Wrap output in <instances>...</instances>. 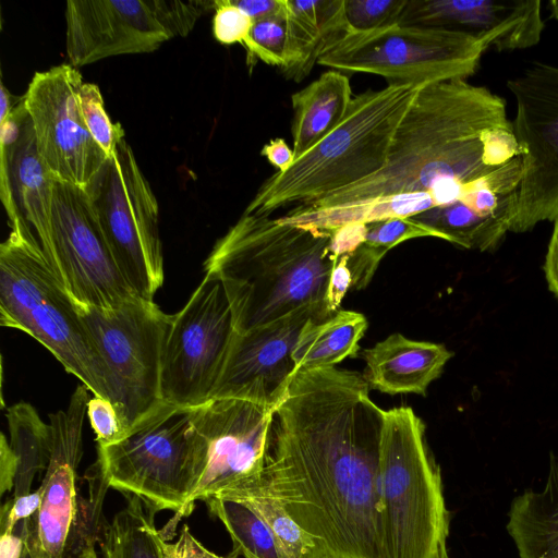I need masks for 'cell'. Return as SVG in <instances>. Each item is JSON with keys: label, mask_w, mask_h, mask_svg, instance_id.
<instances>
[{"label": "cell", "mask_w": 558, "mask_h": 558, "mask_svg": "<svg viewBox=\"0 0 558 558\" xmlns=\"http://www.w3.org/2000/svg\"><path fill=\"white\" fill-rule=\"evenodd\" d=\"M87 415L96 434L98 446L116 444L125 436L124 424L116 405L110 400L94 396L88 401Z\"/></svg>", "instance_id": "d590c367"}, {"label": "cell", "mask_w": 558, "mask_h": 558, "mask_svg": "<svg viewBox=\"0 0 558 558\" xmlns=\"http://www.w3.org/2000/svg\"><path fill=\"white\" fill-rule=\"evenodd\" d=\"M434 236L436 231L413 217L393 218L367 225L365 241L351 254L348 266L352 274V287L364 289L372 280L380 260L393 246L411 239Z\"/></svg>", "instance_id": "f546056e"}, {"label": "cell", "mask_w": 558, "mask_h": 558, "mask_svg": "<svg viewBox=\"0 0 558 558\" xmlns=\"http://www.w3.org/2000/svg\"><path fill=\"white\" fill-rule=\"evenodd\" d=\"M363 375L299 371L274 410L255 483L312 539L313 558H389L379 452L384 412Z\"/></svg>", "instance_id": "6da1fadb"}, {"label": "cell", "mask_w": 558, "mask_h": 558, "mask_svg": "<svg viewBox=\"0 0 558 558\" xmlns=\"http://www.w3.org/2000/svg\"><path fill=\"white\" fill-rule=\"evenodd\" d=\"M215 0H69L65 48L74 68L119 54L151 52L186 36Z\"/></svg>", "instance_id": "7c38bea8"}, {"label": "cell", "mask_w": 558, "mask_h": 558, "mask_svg": "<svg viewBox=\"0 0 558 558\" xmlns=\"http://www.w3.org/2000/svg\"><path fill=\"white\" fill-rule=\"evenodd\" d=\"M362 356L366 363L363 377L369 388L389 395L425 396L452 352L442 344L411 340L397 332L365 349Z\"/></svg>", "instance_id": "44dd1931"}, {"label": "cell", "mask_w": 558, "mask_h": 558, "mask_svg": "<svg viewBox=\"0 0 558 558\" xmlns=\"http://www.w3.org/2000/svg\"><path fill=\"white\" fill-rule=\"evenodd\" d=\"M211 515L227 529L232 554L244 558H287L269 525L245 500L216 494L205 500Z\"/></svg>", "instance_id": "f1b7e54d"}, {"label": "cell", "mask_w": 558, "mask_h": 558, "mask_svg": "<svg viewBox=\"0 0 558 558\" xmlns=\"http://www.w3.org/2000/svg\"><path fill=\"white\" fill-rule=\"evenodd\" d=\"M84 191L124 279L141 299L154 301L165 277L159 207L125 140Z\"/></svg>", "instance_id": "9c48e42d"}, {"label": "cell", "mask_w": 558, "mask_h": 558, "mask_svg": "<svg viewBox=\"0 0 558 558\" xmlns=\"http://www.w3.org/2000/svg\"><path fill=\"white\" fill-rule=\"evenodd\" d=\"M253 22L276 15L282 11L283 0H232Z\"/></svg>", "instance_id": "b9f144b4"}, {"label": "cell", "mask_w": 558, "mask_h": 558, "mask_svg": "<svg viewBox=\"0 0 558 558\" xmlns=\"http://www.w3.org/2000/svg\"><path fill=\"white\" fill-rule=\"evenodd\" d=\"M275 409L251 401L217 398L192 409V422L206 445V468L194 502L258 477L265 466Z\"/></svg>", "instance_id": "2e32d148"}, {"label": "cell", "mask_w": 558, "mask_h": 558, "mask_svg": "<svg viewBox=\"0 0 558 558\" xmlns=\"http://www.w3.org/2000/svg\"><path fill=\"white\" fill-rule=\"evenodd\" d=\"M253 23V20L232 0H215L213 34L220 44L244 45Z\"/></svg>", "instance_id": "e575fe53"}, {"label": "cell", "mask_w": 558, "mask_h": 558, "mask_svg": "<svg viewBox=\"0 0 558 558\" xmlns=\"http://www.w3.org/2000/svg\"><path fill=\"white\" fill-rule=\"evenodd\" d=\"M43 488L8 499L1 507L0 526L2 533H12L16 525L35 515L41 505Z\"/></svg>", "instance_id": "8d00e7d4"}, {"label": "cell", "mask_w": 558, "mask_h": 558, "mask_svg": "<svg viewBox=\"0 0 558 558\" xmlns=\"http://www.w3.org/2000/svg\"><path fill=\"white\" fill-rule=\"evenodd\" d=\"M85 414L81 403L49 414L52 446L40 485L41 505L35 515L15 527L33 558H70L72 535L78 524L76 469L82 457Z\"/></svg>", "instance_id": "ac0fdd59"}, {"label": "cell", "mask_w": 558, "mask_h": 558, "mask_svg": "<svg viewBox=\"0 0 558 558\" xmlns=\"http://www.w3.org/2000/svg\"><path fill=\"white\" fill-rule=\"evenodd\" d=\"M124 495L126 505L102 526L104 558H169V543L155 525L158 510L136 495Z\"/></svg>", "instance_id": "484cf974"}, {"label": "cell", "mask_w": 558, "mask_h": 558, "mask_svg": "<svg viewBox=\"0 0 558 558\" xmlns=\"http://www.w3.org/2000/svg\"><path fill=\"white\" fill-rule=\"evenodd\" d=\"M76 558H98L95 550V539H89L81 545Z\"/></svg>", "instance_id": "bcb514c9"}, {"label": "cell", "mask_w": 558, "mask_h": 558, "mask_svg": "<svg viewBox=\"0 0 558 558\" xmlns=\"http://www.w3.org/2000/svg\"><path fill=\"white\" fill-rule=\"evenodd\" d=\"M331 231L243 213L220 238L204 270L221 281L238 333L313 307L325 319L329 278L339 257Z\"/></svg>", "instance_id": "3957f363"}, {"label": "cell", "mask_w": 558, "mask_h": 558, "mask_svg": "<svg viewBox=\"0 0 558 558\" xmlns=\"http://www.w3.org/2000/svg\"><path fill=\"white\" fill-rule=\"evenodd\" d=\"M408 0H345L349 33H364L398 24Z\"/></svg>", "instance_id": "836d02e7"}, {"label": "cell", "mask_w": 558, "mask_h": 558, "mask_svg": "<svg viewBox=\"0 0 558 558\" xmlns=\"http://www.w3.org/2000/svg\"><path fill=\"white\" fill-rule=\"evenodd\" d=\"M0 324L32 336L94 396L112 402L106 365L77 305L45 260L34 236L20 225L0 245Z\"/></svg>", "instance_id": "5b68a950"}, {"label": "cell", "mask_w": 558, "mask_h": 558, "mask_svg": "<svg viewBox=\"0 0 558 558\" xmlns=\"http://www.w3.org/2000/svg\"><path fill=\"white\" fill-rule=\"evenodd\" d=\"M21 558H33V556H32L28 547L26 546V544H25V549H24L23 555H22Z\"/></svg>", "instance_id": "c3c4849f"}, {"label": "cell", "mask_w": 558, "mask_h": 558, "mask_svg": "<svg viewBox=\"0 0 558 558\" xmlns=\"http://www.w3.org/2000/svg\"><path fill=\"white\" fill-rule=\"evenodd\" d=\"M169 558H238L232 553L229 556H219L207 549L191 533L187 525H183L177 542L168 545Z\"/></svg>", "instance_id": "f35d334b"}, {"label": "cell", "mask_w": 558, "mask_h": 558, "mask_svg": "<svg viewBox=\"0 0 558 558\" xmlns=\"http://www.w3.org/2000/svg\"><path fill=\"white\" fill-rule=\"evenodd\" d=\"M367 233V225L350 223L331 231V250L336 256L349 255L364 241Z\"/></svg>", "instance_id": "ab89813d"}, {"label": "cell", "mask_w": 558, "mask_h": 558, "mask_svg": "<svg viewBox=\"0 0 558 558\" xmlns=\"http://www.w3.org/2000/svg\"><path fill=\"white\" fill-rule=\"evenodd\" d=\"M247 51V63L259 60L284 70L288 59V29L284 10L276 15L253 23L243 45Z\"/></svg>", "instance_id": "1f68e13d"}, {"label": "cell", "mask_w": 558, "mask_h": 558, "mask_svg": "<svg viewBox=\"0 0 558 558\" xmlns=\"http://www.w3.org/2000/svg\"><path fill=\"white\" fill-rule=\"evenodd\" d=\"M16 458L12 451L9 440L1 434L0 440V495L14 489L16 476Z\"/></svg>", "instance_id": "60d3db41"}, {"label": "cell", "mask_w": 558, "mask_h": 558, "mask_svg": "<svg viewBox=\"0 0 558 558\" xmlns=\"http://www.w3.org/2000/svg\"><path fill=\"white\" fill-rule=\"evenodd\" d=\"M379 478L389 558H450L440 468L423 421L409 407L384 412Z\"/></svg>", "instance_id": "8992f818"}, {"label": "cell", "mask_w": 558, "mask_h": 558, "mask_svg": "<svg viewBox=\"0 0 558 558\" xmlns=\"http://www.w3.org/2000/svg\"><path fill=\"white\" fill-rule=\"evenodd\" d=\"M353 99L348 76L339 71L324 72L317 80L291 96L294 160L327 136L344 118Z\"/></svg>", "instance_id": "603a6c76"}, {"label": "cell", "mask_w": 558, "mask_h": 558, "mask_svg": "<svg viewBox=\"0 0 558 558\" xmlns=\"http://www.w3.org/2000/svg\"><path fill=\"white\" fill-rule=\"evenodd\" d=\"M235 335L219 278L205 277L184 307L172 315L161 353L162 401L186 409L213 399Z\"/></svg>", "instance_id": "8fae6325"}, {"label": "cell", "mask_w": 558, "mask_h": 558, "mask_svg": "<svg viewBox=\"0 0 558 558\" xmlns=\"http://www.w3.org/2000/svg\"><path fill=\"white\" fill-rule=\"evenodd\" d=\"M515 99L512 123L524 149L511 232L558 217V66L535 62L507 82Z\"/></svg>", "instance_id": "4fadbf2b"}, {"label": "cell", "mask_w": 558, "mask_h": 558, "mask_svg": "<svg viewBox=\"0 0 558 558\" xmlns=\"http://www.w3.org/2000/svg\"><path fill=\"white\" fill-rule=\"evenodd\" d=\"M9 445L16 458L13 497L31 493L35 476L46 471L51 456L52 436L49 424L43 422L34 407L19 402L7 412Z\"/></svg>", "instance_id": "83f0119b"}, {"label": "cell", "mask_w": 558, "mask_h": 558, "mask_svg": "<svg viewBox=\"0 0 558 558\" xmlns=\"http://www.w3.org/2000/svg\"><path fill=\"white\" fill-rule=\"evenodd\" d=\"M486 44L466 33L395 24L348 33L328 49L318 64L339 72L376 74L389 84H426L474 74Z\"/></svg>", "instance_id": "ba28073f"}, {"label": "cell", "mask_w": 558, "mask_h": 558, "mask_svg": "<svg viewBox=\"0 0 558 558\" xmlns=\"http://www.w3.org/2000/svg\"><path fill=\"white\" fill-rule=\"evenodd\" d=\"M260 154L265 156L272 166L277 167L279 172L288 170L294 161L293 150L286 141L280 137L274 138L268 144L264 145Z\"/></svg>", "instance_id": "7bdbcfd3"}, {"label": "cell", "mask_w": 558, "mask_h": 558, "mask_svg": "<svg viewBox=\"0 0 558 558\" xmlns=\"http://www.w3.org/2000/svg\"><path fill=\"white\" fill-rule=\"evenodd\" d=\"M398 24L466 33L497 51L530 48L544 29L538 0H408Z\"/></svg>", "instance_id": "d6986e66"}, {"label": "cell", "mask_w": 558, "mask_h": 558, "mask_svg": "<svg viewBox=\"0 0 558 558\" xmlns=\"http://www.w3.org/2000/svg\"><path fill=\"white\" fill-rule=\"evenodd\" d=\"M80 108L84 124L102 151L110 157L119 143L124 140L120 123H113L105 108L99 87L93 83H83L78 93Z\"/></svg>", "instance_id": "d6a6232c"}, {"label": "cell", "mask_w": 558, "mask_h": 558, "mask_svg": "<svg viewBox=\"0 0 558 558\" xmlns=\"http://www.w3.org/2000/svg\"><path fill=\"white\" fill-rule=\"evenodd\" d=\"M96 465L108 487L180 519L191 512L190 499L206 468V445L192 409L162 401L120 441L98 446Z\"/></svg>", "instance_id": "52a82bcc"}, {"label": "cell", "mask_w": 558, "mask_h": 558, "mask_svg": "<svg viewBox=\"0 0 558 558\" xmlns=\"http://www.w3.org/2000/svg\"><path fill=\"white\" fill-rule=\"evenodd\" d=\"M218 494L241 498L266 521L287 558H313L315 546L286 509L255 483L245 482Z\"/></svg>", "instance_id": "4dcf8cb0"}, {"label": "cell", "mask_w": 558, "mask_h": 558, "mask_svg": "<svg viewBox=\"0 0 558 558\" xmlns=\"http://www.w3.org/2000/svg\"><path fill=\"white\" fill-rule=\"evenodd\" d=\"M345 0H284L288 59L284 75L302 81L318 59L349 33Z\"/></svg>", "instance_id": "7402d4cb"}, {"label": "cell", "mask_w": 558, "mask_h": 558, "mask_svg": "<svg viewBox=\"0 0 558 558\" xmlns=\"http://www.w3.org/2000/svg\"><path fill=\"white\" fill-rule=\"evenodd\" d=\"M550 16L558 21V0L549 1Z\"/></svg>", "instance_id": "7dc6e473"}, {"label": "cell", "mask_w": 558, "mask_h": 558, "mask_svg": "<svg viewBox=\"0 0 558 558\" xmlns=\"http://www.w3.org/2000/svg\"><path fill=\"white\" fill-rule=\"evenodd\" d=\"M0 151L1 198L10 225L21 222L33 233L53 270L50 218L54 179L40 158L29 117L17 142Z\"/></svg>", "instance_id": "ffe728a7"}, {"label": "cell", "mask_w": 558, "mask_h": 558, "mask_svg": "<svg viewBox=\"0 0 558 558\" xmlns=\"http://www.w3.org/2000/svg\"><path fill=\"white\" fill-rule=\"evenodd\" d=\"M544 270L550 291L558 298V217L554 220Z\"/></svg>", "instance_id": "ee69618b"}, {"label": "cell", "mask_w": 558, "mask_h": 558, "mask_svg": "<svg viewBox=\"0 0 558 558\" xmlns=\"http://www.w3.org/2000/svg\"><path fill=\"white\" fill-rule=\"evenodd\" d=\"M506 529L519 558H558V457L550 458L542 490L512 500Z\"/></svg>", "instance_id": "cb8c5ba5"}, {"label": "cell", "mask_w": 558, "mask_h": 558, "mask_svg": "<svg viewBox=\"0 0 558 558\" xmlns=\"http://www.w3.org/2000/svg\"><path fill=\"white\" fill-rule=\"evenodd\" d=\"M310 318L325 320L317 310L304 307L268 325L235 332L213 399H241L276 409L296 373L292 351Z\"/></svg>", "instance_id": "e0dca14e"}, {"label": "cell", "mask_w": 558, "mask_h": 558, "mask_svg": "<svg viewBox=\"0 0 558 558\" xmlns=\"http://www.w3.org/2000/svg\"><path fill=\"white\" fill-rule=\"evenodd\" d=\"M25 549V541L16 530L2 533L0 538V558H21Z\"/></svg>", "instance_id": "f6af8a7d"}, {"label": "cell", "mask_w": 558, "mask_h": 558, "mask_svg": "<svg viewBox=\"0 0 558 558\" xmlns=\"http://www.w3.org/2000/svg\"><path fill=\"white\" fill-rule=\"evenodd\" d=\"M348 262L349 255L340 256L329 278L326 293V306L330 315L338 312L339 305L348 289L352 287V274Z\"/></svg>", "instance_id": "74e56055"}, {"label": "cell", "mask_w": 558, "mask_h": 558, "mask_svg": "<svg viewBox=\"0 0 558 558\" xmlns=\"http://www.w3.org/2000/svg\"><path fill=\"white\" fill-rule=\"evenodd\" d=\"M83 83L70 63L36 72L24 102L38 153L53 179L85 190L108 156L84 124L78 100Z\"/></svg>", "instance_id": "9a60e30c"}, {"label": "cell", "mask_w": 558, "mask_h": 558, "mask_svg": "<svg viewBox=\"0 0 558 558\" xmlns=\"http://www.w3.org/2000/svg\"><path fill=\"white\" fill-rule=\"evenodd\" d=\"M77 310L107 367L112 403L128 433L162 402L161 353L172 315L141 298L109 310L78 305Z\"/></svg>", "instance_id": "30bf717a"}, {"label": "cell", "mask_w": 558, "mask_h": 558, "mask_svg": "<svg viewBox=\"0 0 558 558\" xmlns=\"http://www.w3.org/2000/svg\"><path fill=\"white\" fill-rule=\"evenodd\" d=\"M366 328L365 316L354 311H338L322 322L310 318L292 351L296 372L336 367L357 352Z\"/></svg>", "instance_id": "d4e9b609"}, {"label": "cell", "mask_w": 558, "mask_h": 558, "mask_svg": "<svg viewBox=\"0 0 558 558\" xmlns=\"http://www.w3.org/2000/svg\"><path fill=\"white\" fill-rule=\"evenodd\" d=\"M509 123L505 100L486 87L463 78L423 85L400 121L380 170L298 206L324 209L423 192L435 208L465 206L509 232L522 157L493 166L482 142L484 131Z\"/></svg>", "instance_id": "7a4b0ae2"}, {"label": "cell", "mask_w": 558, "mask_h": 558, "mask_svg": "<svg viewBox=\"0 0 558 558\" xmlns=\"http://www.w3.org/2000/svg\"><path fill=\"white\" fill-rule=\"evenodd\" d=\"M420 87L389 84L353 97L342 121L288 170L268 178L244 211L270 216L281 207L317 201L380 170Z\"/></svg>", "instance_id": "277c9868"}, {"label": "cell", "mask_w": 558, "mask_h": 558, "mask_svg": "<svg viewBox=\"0 0 558 558\" xmlns=\"http://www.w3.org/2000/svg\"><path fill=\"white\" fill-rule=\"evenodd\" d=\"M50 241L53 271L76 305L109 310L140 298L120 271L87 193L57 180Z\"/></svg>", "instance_id": "5bb4252c"}, {"label": "cell", "mask_w": 558, "mask_h": 558, "mask_svg": "<svg viewBox=\"0 0 558 558\" xmlns=\"http://www.w3.org/2000/svg\"><path fill=\"white\" fill-rule=\"evenodd\" d=\"M433 208L435 205L430 195L421 192L391 195L324 209L295 206L279 219L284 222L332 231L350 223L371 225L393 218H409Z\"/></svg>", "instance_id": "4316f807"}]
</instances>
